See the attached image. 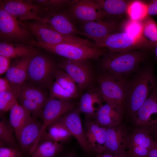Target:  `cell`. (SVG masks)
<instances>
[{"mask_svg": "<svg viewBox=\"0 0 157 157\" xmlns=\"http://www.w3.org/2000/svg\"><path fill=\"white\" fill-rule=\"evenodd\" d=\"M137 127L149 128L157 124V85L133 119Z\"/></svg>", "mask_w": 157, "mask_h": 157, "instance_id": "16", "label": "cell"}, {"mask_svg": "<svg viewBox=\"0 0 157 157\" xmlns=\"http://www.w3.org/2000/svg\"><path fill=\"white\" fill-rule=\"evenodd\" d=\"M33 57L15 58L11 62L6 78L10 84L14 94L18 87L27 80L29 66Z\"/></svg>", "mask_w": 157, "mask_h": 157, "instance_id": "18", "label": "cell"}, {"mask_svg": "<svg viewBox=\"0 0 157 157\" xmlns=\"http://www.w3.org/2000/svg\"><path fill=\"white\" fill-rule=\"evenodd\" d=\"M54 78L56 82L75 98L79 96L80 91L75 82L65 71L57 67L54 72Z\"/></svg>", "mask_w": 157, "mask_h": 157, "instance_id": "30", "label": "cell"}, {"mask_svg": "<svg viewBox=\"0 0 157 157\" xmlns=\"http://www.w3.org/2000/svg\"><path fill=\"white\" fill-rule=\"evenodd\" d=\"M74 0H38L33 1L42 6L45 10L49 12H56L65 6H69Z\"/></svg>", "mask_w": 157, "mask_h": 157, "instance_id": "34", "label": "cell"}, {"mask_svg": "<svg viewBox=\"0 0 157 157\" xmlns=\"http://www.w3.org/2000/svg\"><path fill=\"white\" fill-rule=\"evenodd\" d=\"M92 39L94 40L97 47L106 48L110 51H122L138 49L149 51L155 46L144 37L136 39L124 32Z\"/></svg>", "mask_w": 157, "mask_h": 157, "instance_id": "5", "label": "cell"}, {"mask_svg": "<svg viewBox=\"0 0 157 157\" xmlns=\"http://www.w3.org/2000/svg\"><path fill=\"white\" fill-rule=\"evenodd\" d=\"M29 44L30 45L42 48L65 58L75 60H97L102 57L106 51L104 49L91 47L77 44H50L38 42L33 39Z\"/></svg>", "mask_w": 157, "mask_h": 157, "instance_id": "4", "label": "cell"}, {"mask_svg": "<svg viewBox=\"0 0 157 157\" xmlns=\"http://www.w3.org/2000/svg\"><path fill=\"white\" fill-rule=\"evenodd\" d=\"M156 141L148 128L136 127L129 134L127 151L130 157H147Z\"/></svg>", "mask_w": 157, "mask_h": 157, "instance_id": "13", "label": "cell"}, {"mask_svg": "<svg viewBox=\"0 0 157 157\" xmlns=\"http://www.w3.org/2000/svg\"><path fill=\"white\" fill-rule=\"evenodd\" d=\"M57 67L56 64L50 57L39 54L30 62L26 80L43 89L49 88L53 82Z\"/></svg>", "mask_w": 157, "mask_h": 157, "instance_id": "8", "label": "cell"}, {"mask_svg": "<svg viewBox=\"0 0 157 157\" xmlns=\"http://www.w3.org/2000/svg\"><path fill=\"white\" fill-rule=\"evenodd\" d=\"M142 35L146 39L156 46L157 42V24L150 16H147L141 21Z\"/></svg>", "mask_w": 157, "mask_h": 157, "instance_id": "32", "label": "cell"}, {"mask_svg": "<svg viewBox=\"0 0 157 157\" xmlns=\"http://www.w3.org/2000/svg\"><path fill=\"white\" fill-rule=\"evenodd\" d=\"M33 118L30 113L18 103L10 110V123L18 141L23 129Z\"/></svg>", "mask_w": 157, "mask_h": 157, "instance_id": "26", "label": "cell"}, {"mask_svg": "<svg viewBox=\"0 0 157 157\" xmlns=\"http://www.w3.org/2000/svg\"><path fill=\"white\" fill-rule=\"evenodd\" d=\"M148 5V16L157 15V0L151 1Z\"/></svg>", "mask_w": 157, "mask_h": 157, "instance_id": "42", "label": "cell"}, {"mask_svg": "<svg viewBox=\"0 0 157 157\" xmlns=\"http://www.w3.org/2000/svg\"><path fill=\"white\" fill-rule=\"evenodd\" d=\"M0 8L21 22L31 19L39 21L40 15L45 11L42 6L30 0H0Z\"/></svg>", "mask_w": 157, "mask_h": 157, "instance_id": "10", "label": "cell"}, {"mask_svg": "<svg viewBox=\"0 0 157 157\" xmlns=\"http://www.w3.org/2000/svg\"><path fill=\"white\" fill-rule=\"evenodd\" d=\"M97 157H130L127 151L123 153L118 154H113L107 153L102 152L98 154Z\"/></svg>", "mask_w": 157, "mask_h": 157, "instance_id": "43", "label": "cell"}, {"mask_svg": "<svg viewBox=\"0 0 157 157\" xmlns=\"http://www.w3.org/2000/svg\"><path fill=\"white\" fill-rule=\"evenodd\" d=\"M124 114L111 104L106 102L97 109L94 119L102 127H113L122 124Z\"/></svg>", "mask_w": 157, "mask_h": 157, "instance_id": "22", "label": "cell"}, {"mask_svg": "<svg viewBox=\"0 0 157 157\" xmlns=\"http://www.w3.org/2000/svg\"><path fill=\"white\" fill-rule=\"evenodd\" d=\"M72 136L59 119L48 126L42 133L41 138L59 142L67 140Z\"/></svg>", "mask_w": 157, "mask_h": 157, "instance_id": "27", "label": "cell"}, {"mask_svg": "<svg viewBox=\"0 0 157 157\" xmlns=\"http://www.w3.org/2000/svg\"><path fill=\"white\" fill-rule=\"evenodd\" d=\"M31 32L33 39L36 41L56 44L69 43L82 45L94 47L95 42L75 36L63 35L42 24L38 21L30 22H22Z\"/></svg>", "mask_w": 157, "mask_h": 157, "instance_id": "7", "label": "cell"}, {"mask_svg": "<svg viewBox=\"0 0 157 157\" xmlns=\"http://www.w3.org/2000/svg\"><path fill=\"white\" fill-rule=\"evenodd\" d=\"M100 7L107 15L120 16L125 13L130 2L122 0H96Z\"/></svg>", "mask_w": 157, "mask_h": 157, "instance_id": "29", "label": "cell"}, {"mask_svg": "<svg viewBox=\"0 0 157 157\" xmlns=\"http://www.w3.org/2000/svg\"><path fill=\"white\" fill-rule=\"evenodd\" d=\"M149 50L108 51L102 57L100 67L103 72L117 78L126 77L135 72L148 56Z\"/></svg>", "mask_w": 157, "mask_h": 157, "instance_id": "1", "label": "cell"}, {"mask_svg": "<svg viewBox=\"0 0 157 157\" xmlns=\"http://www.w3.org/2000/svg\"><path fill=\"white\" fill-rule=\"evenodd\" d=\"M49 13L43 17L40 16L41 20L37 21L49 28L63 35L75 36L78 34L87 36L86 34L76 27L67 14L56 12Z\"/></svg>", "mask_w": 157, "mask_h": 157, "instance_id": "14", "label": "cell"}, {"mask_svg": "<svg viewBox=\"0 0 157 157\" xmlns=\"http://www.w3.org/2000/svg\"><path fill=\"white\" fill-rule=\"evenodd\" d=\"M96 80L104 101L124 113L127 80L113 77L103 72L97 75Z\"/></svg>", "mask_w": 157, "mask_h": 157, "instance_id": "3", "label": "cell"}, {"mask_svg": "<svg viewBox=\"0 0 157 157\" xmlns=\"http://www.w3.org/2000/svg\"><path fill=\"white\" fill-rule=\"evenodd\" d=\"M83 129L87 143L91 151L97 154L102 152L106 139V128L99 125L94 119H87Z\"/></svg>", "mask_w": 157, "mask_h": 157, "instance_id": "19", "label": "cell"}, {"mask_svg": "<svg viewBox=\"0 0 157 157\" xmlns=\"http://www.w3.org/2000/svg\"><path fill=\"white\" fill-rule=\"evenodd\" d=\"M22 153L19 149L1 147L0 157H22Z\"/></svg>", "mask_w": 157, "mask_h": 157, "instance_id": "39", "label": "cell"}, {"mask_svg": "<svg viewBox=\"0 0 157 157\" xmlns=\"http://www.w3.org/2000/svg\"><path fill=\"white\" fill-rule=\"evenodd\" d=\"M119 27L116 21L96 20L83 23L82 28L87 37L92 39L119 32Z\"/></svg>", "mask_w": 157, "mask_h": 157, "instance_id": "20", "label": "cell"}, {"mask_svg": "<svg viewBox=\"0 0 157 157\" xmlns=\"http://www.w3.org/2000/svg\"><path fill=\"white\" fill-rule=\"evenodd\" d=\"M106 129V139L102 152L118 154L127 151L129 133L125 126L121 124Z\"/></svg>", "mask_w": 157, "mask_h": 157, "instance_id": "15", "label": "cell"}, {"mask_svg": "<svg viewBox=\"0 0 157 157\" xmlns=\"http://www.w3.org/2000/svg\"><path fill=\"white\" fill-rule=\"evenodd\" d=\"M75 82L80 91L94 87L95 78L92 67L88 60H72L64 58L56 64Z\"/></svg>", "mask_w": 157, "mask_h": 157, "instance_id": "9", "label": "cell"}, {"mask_svg": "<svg viewBox=\"0 0 157 157\" xmlns=\"http://www.w3.org/2000/svg\"><path fill=\"white\" fill-rule=\"evenodd\" d=\"M156 143L150 149L147 157H157V140Z\"/></svg>", "mask_w": 157, "mask_h": 157, "instance_id": "44", "label": "cell"}, {"mask_svg": "<svg viewBox=\"0 0 157 157\" xmlns=\"http://www.w3.org/2000/svg\"><path fill=\"white\" fill-rule=\"evenodd\" d=\"M151 135L154 140H157V124L148 128Z\"/></svg>", "mask_w": 157, "mask_h": 157, "instance_id": "45", "label": "cell"}, {"mask_svg": "<svg viewBox=\"0 0 157 157\" xmlns=\"http://www.w3.org/2000/svg\"><path fill=\"white\" fill-rule=\"evenodd\" d=\"M156 56L157 58V42L156 44Z\"/></svg>", "mask_w": 157, "mask_h": 157, "instance_id": "47", "label": "cell"}, {"mask_svg": "<svg viewBox=\"0 0 157 157\" xmlns=\"http://www.w3.org/2000/svg\"><path fill=\"white\" fill-rule=\"evenodd\" d=\"M13 128L10 123L4 119L0 121V138L9 147L16 149L19 147L13 134Z\"/></svg>", "mask_w": 157, "mask_h": 157, "instance_id": "33", "label": "cell"}, {"mask_svg": "<svg viewBox=\"0 0 157 157\" xmlns=\"http://www.w3.org/2000/svg\"><path fill=\"white\" fill-rule=\"evenodd\" d=\"M43 89L26 80L19 86L14 95L17 99L25 98L33 101L42 108L49 97Z\"/></svg>", "mask_w": 157, "mask_h": 157, "instance_id": "25", "label": "cell"}, {"mask_svg": "<svg viewBox=\"0 0 157 157\" xmlns=\"http://www.w3.org/2000/svg\"><path fill=\"white\" fill-rule=\"evenodd\" d=\"M65 157H76V156L75 154L71 153L68 154Z\"/></svg>", "mask_w": 157, "mask_h": 157, "instance_id": "46", "label": "cell"}, {"mask_svg": "<svg viewBox=\"0 0 157 157\" xmlns=\"http://www.w3.org/2000/svg\"><path fill=\"white\" fill-rule=\"evenodd\" d=\"M63 149V145L59 142L44 140L38 144L30 155L32 157H54Z\"/></svg>", "mask_w": 157, "mask_h": 157, "instance_id": "28", "label": "cell"}, {"mask_svg": "<svg viewBox=\"0 0 157 157\" xmlns=\"http://www.w3.org/2000/svg\"><path fill=\"white\" fill-rule=\"evenodd\" d=\"M39 54L38 50L31 45L3 42L0 43V55L10 59L34 57Z\"/></svg>", "mask_w": 157, "mask_h": 157, "instance_id": "24", "label": "cell"}, {"mask_svg": "<svg viewBox=\"0 0 157 157\" xmlns=\"http://www.w3.org/2000/svg\"><path fill=\"white\" fill-rule=\"evenodd\" d=\"M67 14L83 24L96 20H104L106 13L95 0H74L69 6Z\"/></svg>", "mask_w": 157, "mask_h": 157, "instance_id": "12", "label": "cell"}, {"mask_svg": "<svg viewBox=\"0 0 157 157\" xmlns=\"http://www.w3.org/2000/svg\"><path fill=\"white\" fill-rule=\"evenodd\" d=\"M20 105L28 111L33 117L40 115L42 108L37 103L28 99L19 98Z\"/></svg>", "mask_w": 157, "mask_h": 157, "instance_id": "38", "label": "cell"}, {"mask_svg": "<svg viewBox=\"0 0 157 157\" xmlns=\"http://www.w3.org/2000/svg\"><path fill=\"white\" fill-rule=\"evenodd\" d=\"M9 92L13 93L10 84L8 80L6 77L0 78V92Z\"/></svg>", "mask_w": 157, "mask_h": 157, "instance_id": "41", "label": "cell"}, {"mask_svg": "<svg viewBox=\"0 0 157 157\" xmlns=\"http://www.w3.org/2000/svg\"><path fill=\"white\" fill-rule=\"evenodd\" d=\"M77 107L68 112L59 119L72 136L77 140L83 150L87 154L92 152L87 143L80 117Z\"/></svg>", "mask_w": 157, "mask_h": 157, "instance_id": "17", "label": "cell"}, {"mask_svg": "<svg viewBox=\"0 0 157 157\" xmlns=\"http://www.w3.org/2000/svg\"><path fill=\"white\" fill-rule=\"evenodd\" d=\"M42 125L33 118L23 129L18 141L23 151L30 154L38 138Z\"/></svg>", "mask_w": 157, "mask_h": 157, "instance_id": "23", "label": "cell"}, {"mask_svg": "<svg viewBox=\"0 0 157 157\" xmlns=\"http://www.w3.org/2000/svg\"><path fill=\"white\" fill-rule=\"evenodd\" d=\"M1 42L29 44L33 37L23 22L0 8Z\"/></svg>", "mask_w": 157, "mask_h": 157, "instance_id": "6", "label": "cell"}, {"mask_svg": "<svg viewBox=\"0 0 157 157\" xmlns=\"http://www.w3.org/2000/svg\"><path fill=\"white\" fill-rule=\"evenodd\" d=\"M76 108L75 104L71 99L63 100L48 98L40 114L43 120V123L35 146L38 144L42 133L48 126L65 113Z\"/></svg>", "mask_w": 157, "mask_h": 157, "instance_id": "11", "label": "cell"}, {"mask_svg": "<svg viewBox=\"0 0 157 157\" xmlns=\"http://www.w3.org/2000/svg\"><path fill=\"white\" fill-rule=\"evenodd\" d=\"M49 98L63 100H70L75 98L56 81L53 82L49 88Z\"/></svg>", "mask_w": 157, "mask_h": 157, "instance_id": "36", "label": "cell"}, {"mask_svg": "<svg viewBox=\"0 0 157 157\" xmlns=\"http://www.w3.org/2000/svg\"><path fill=\"white\" fill-rule=\"evenodd\" d=\"M103 101L98 88L93 87L81 95L77 108L81 113L85 115L87 119H92Z\"/></svg>", "mask_w": 157, "mask_h": 157, "instance_id": "21", "label": "cell"}, {"mask_svg": "<svg viewBox=\"0 0 157 157\" xmlns=\"http://www.w3.org/2000/svg\"><path fill=\"white\" fill-rule=\"evenodd\" d=\"M156 85L151 68H139L126 85L125 110L132 119Z\"/></svg>", "mask_w": 157, "mask_h": 157, "instance_id": "2", "label": "cell"}, {"mask_svg": "<svg viewBox=\"0 0 157 157\" xmlns=\"http://www.w3.org/2000/svg\"><path fill=\"white\" fill-rule=\"evenodd\" d=\"M11 59L8 57L0 55V75L6 72L10 66Z\"/></svg>", "mask_w": 157, "mask_h": 157, "instance_id": "40", "label": "cell"}, {"mask_svg": "<svg viewBox=\"0 0 157 157\" xmlns=\"http://www.w3.org/2000/svg\"><path fill=\"white\" fill-rule=\"evenodd\" d=\"M142 26L141 21H136L130 19L126 24L124 27V32L132 37L139 39L143 36L142 35Z\"/></svg>", "mask_w": 157, "mask_h": 157, "instance_id": "37", "label": "cell"}, {"mask_svg": "<svg viewBox=\"0 0 157 157\" xmlns=\"http://www.w3.org/2000/svg\"><path fill=\"white\" fill-rule=\"evenodd\" d=\"M148 5L139 1H131L127 13L131 19L142 21L148 16Z\"/></svg>", "mask_w": 157, "mask_h": 157, "instance_id": "31", "label": "cell"}, {"mask_svg": "<svg viewBox=\"0 0 157 157\" xmlns=\"http://www.w3.org/2000/svg\"><path fill=\"white\" fill-rule=\"evenodd\" d=\"M18 102L17 99L12 92H0V110L5 112L10 111Z\"/></svg>", "mask_w": 157, "mask_h": 157, "instance_id": "35", "label": "cell"}]
</instances>
